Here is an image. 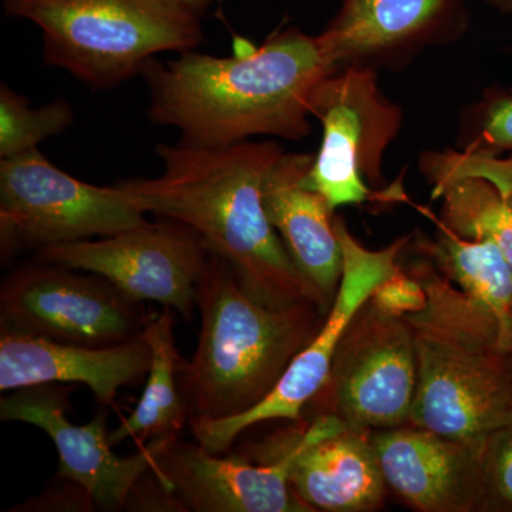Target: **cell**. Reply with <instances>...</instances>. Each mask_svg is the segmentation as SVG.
Returning a JSON list of instances; mask_svg holds the SVG:
<instances>
[{
    "label": "cell",
    "instance_id": "obj_1",
    "mask_svg": "<svg viewBox=\"0 0 512 512\" xmlns=\"http://www.w3.org/2000/svg\"><path fill=\"white\" fill-rule=\"evenodd\" d=\"M282 153L278 144L266 141L224 147L161 144L160 177L123 181L119 187L146 214L194 229L259 301L313 302L328 313L329 303L299 271L265 212L262 184Z\"/></svg>",
    "mask_w": 512,
    "mask_h": 512
},
{
    "label": "cell",
    "instance_id": "obj_2",
    "mask_svg": "<svg viewBox=\"0 0 512 512\" xmlns=\"http://www.w3.org/2000/svg\"><path fill=\"white\" fill-rule=\"evenodd\" d=\"M335 69L319 36L289 29L242 55L188 50L170 63L151 59L141 73L153 123L178 128L181 143L224 147L254 136H308L313 94Z\"/></svg>",
    "mask_w": 512,
    "mask_h": 512
},
{
    "label": "cell",
    "instance_id": "obj_3",
    "mask_svg": "<svg viewBox=\"0 0 512 512\" xmlns=\"http://www.w3.org/2000/svg\"><path fill=\"white\" fill-rule=\"evenodd\" d=\"M197 306V348L178 373L188 424L228 419L261 403L328 316L313 302L259 301L234 268L212 252L198 285Z\"/></svg>",
    "mask_w": 512,
    "mask_h": 512
},
{
    "label": "cell",
    "instance_id": "obj_4",
    "mask_svg": "<svg viewBox=\"0 0 512 512\" xmlns=\"http://www.w3.org/2000/svg\"><path fill=\"white\" fill-rule=\"evenodd\" d=\"M409 272L426 289L427 305L406 316L417 355L407 424L451 439H487L512 423L510 365L498 323L431 262H417Z\"/></svg>",
    "mask_w": 512,
    "mask_h": 512
},
{
    "label": "cell",
    "instance_id": "obj_5",
    "mask_svg": "<svg viewBox=\"0 0 512 512\" xmlns=\"http://www.w3.org/2000/svg\"><path fill=\"white\" fill-rule=\"evenodd\" d=\"M6 13L43 35L45 59L107 90L143 72L158 53L201 45L200 13L177 0H3Z\"/></svg>",
    "mask_w": 512,
    "mask_h": 512
},
{
    "label": "cell",
    "instance_id": "obj_6",
    "mask_svg": "<svg viewBox=\"0 0 512 512\" xmlns=\"http://www.w3.org/2000/svg\"><path fill=\"white\" fill-rule=\"evenodd\" d=\"M146 212L116 187L77 180L39 148L0 163V229L6 251H37L147 224Z\"/></svg>",
    "mask_w": 512,
    "mask_h": 512
},
{
    "label": "cell",
    "instance_id": "obj_7",
    "mask_svg": "<svg viewBox=\"0 0 512 512\" xmlns=\"http://www.w3.org/2000/svg\"><path fill=\"white\" fill-rule=\"evenodd\" d=\"M416 389L409 320L380 311L369 299L343 333L328 379L305 410L308 417H338L356 430H389L409 423Z\"/></svg>",
    "mask_w": 512,
    "mask_h": 512
},
{
    "label": "cell",
    "instance_id": "obj_8",
    "mask_svg": "<svg viewBox=\"0 0 512 512\" xmlns=\"http://www.w3.org/2000/svg\"><path fill=\"white\" fill-rule=\"evenodd\" d=\"M335 228L343 249V275L325 323L315 339L295 356L275 389L261 403L228 419L188 424L195 441L211 453H227L234 441L255 424L303 420V410L328 379L343 333L377 285L399 268L397 261L409 238L399 239L380 251H370L353 238L342 218L335 220Z\"/></svg>",
    "mask_w": 512,
    "mask_h": 512
},
{
    "label": "cell",
    "instance_id": "obj_9",
    "mask_svg": "<svg viewBox=\"0 0 512 512\" xmlns=\"http://www.w3.org/2000/svg\"><path fill=\"white\" fill-rule=\"evenodd\" d=\"M37 262L3 279L0 328L6 332L103 348L138 338L153 318L99 275Z\"/></svg>",
    "mask_w": 512,
    "mask_h": 512
},
{
    "label": "cell",
    "instance_id": "obj_10",
    "mask_svg": "<svg viewBox=\"0 0 512 512\" xmlns=\"http://www.w3.org/2000/svg\"><path fill=\"white\" fill-rule=\"evenodd\" d=\"M210 254L194 229L167 220L96 241L42 248L36 259L99 275L130 301L157 302L191 320Z\"/></svg>",
    "mask_w": 512,
    "mask_h": 512
},
{
    "label": "cell",
    "instance_id": "obj_11",
    "mask_svg": "<svg viewBox=\"0 0 512 512\" xmlns=\"http://www.w3.org/2000/svg\"><path fill=\"white\" fill-rule=\"evenodd\" d=\"M312 114L323 124L319 153L305 185L319 192L332 210L372 198L363 177L379 180L383 153L399 128V111L377 92L365 70L330 74L316 87Z\"/></svg>",
    "mask_w": 512,
    "mask_h": 512
},
{
    "label": "cell",
    "instance_id": "obj_12",
    "mask_svg": "<svg viewBox=\"0 0 512 512\" xmlns=\"http://www.w3.org/2000/svg\"><path fill=\"white\" fill-rule=\"evenodd\" d=\"M370 433L320 414L266 437L248 454L258 461L286 454L289 484L312 512H372L383 507L389 488Z\"/></svg>",
    "mask_w": 512,
    "mask_h": 512
},
{
    "label": "cell",
    "instance_id": "obj_13",
    "mask_svg": "<svg viewBox=\"0 0 512 512\" xmlns=\"http://www.w3.org/2000/svg\"><path fill=\"white\" fill-rule=\"evenodd\" d=\"M70 392L60 384L12 390L0 399V420L28 423L45 431L59 454L57 476L80 485L97 510H126L134 487L156 460L158 440L138 447L133 456H117L107 431V407H101L90 423L77 426L67 419Z\"/></svg>",
    "mask_w": 512,
    "mask_h": 512
},
{
    "label": "cell",
    "instance_id": "obj_14",
    "mask_svg": "<svg viewBox=\"0 0 512 512\" xmlns=\"http://www.w3.org/2000/svg\"><path fill=\"white\" fill-rule=\"evenodd\" d=\"M151 471L185 512H312L289 484L286 454L252 464L174 437L158 440Z\"/></svg>",
    "mask_w": 512,
    "mask_h": 512
},
{
    "label": "cell",
    "instance_id": "obj_15",
    "mask_svg": "<svg viewBox=\"0 0 512 512\" xmlns=\"http://www.w3.org/2000/svg\"><path fill=\"white\" fill-rule=\"evenodd\" d=\"M387 488L419 512H481L484 440L404 424L370 433Z\"/></svg>",
    "mask_w": 512,
    "mask_h": 512
},
{
    "label": "cell",
    "instance_id": "obj_16",
    "mask_svg": "<svg viewBox=\"0 0 512 512\" xmlns=\"http://www.w3.org/2000/svg\"><path fill=\"white\" fill-rule=\"evenodd\" d=\"M151 348L141 335L120 345L84 346L42 336L0 332V390L82 383L101 407L116 406L121 387L148 375Z\"/></svg>",
    "mask_w": 512,
    "mask_h": 512
},
{
    "label": "cell",
    "instance_id": "obj_17",
    "mask_svg": "<svg viewBox=\"0 0 512 512\" xmlns=\"http://www.w3.org/2000/svg\"><path fill=\"white\" fill-rule=\"evenodd\" d=\"M311 154H285L272 164L262 184V201L299 271L332 306L343 275V249L332 207L306 187Z\"/></svg>",
    "mask_w": 512,
    "mask_h": 512
},
{
    "label": "cell",
    "instance_id": "obj_18",
    "mask_svg": "<svg viewBox=\"0 0 512 512\" xmlns=\"http://www.w3.org/2000/svg\"><path fill=\"white\" fill-rule=\"evenodd\" d=\"M174 325V309L164 308L148 320L141 333V338L151 348L146 387L134 412L121 421L117 429L110 431L111 446L134 440L137 447H141L148 439H174L187 426V407L178 384L184 359L175 348Z\"/></svg>",
    "mask_w": 512,
    "mask_h": 512
},
{
    "label": "cell",
    "instance_id": "obj_19",
    "mask_svg": "<svg viewBox=\"0 0 512 512\" xmlns=\"http://www.w3.org/2000/svg\"><path fill=\"white\" fill-rule=\"evenodd\" d=\"M447 0H345L320 43L333 66L380 52L420 32Z\"/></svg>",
    "mask_w": 512,
    "mask_h": 512
},
{
    "label": "cell",
    "instance_id": "obj_20",
    "mask_svg": "<svg viewBox=\"0 0 512 512\" xmlns=\"http://www.w3.org/2000/svg\"><path fill=\"white\" fill-rule=\"evenodd\" d=\"M436 242L424 251L437 268L478 305L490 313L500 328V349L512 352V266L490 241L458 237L443 222Z\"/></svg>",
    "mask_w": 512,
    "mask_h": 512
},
{
    "label": "cell",
    "instance_id": "obj_21",
    "mask_svg": "<svg viewBox=\"0 0 512 512\" xmlns=\"http://www.w3.org/2000/svg\"><path fill=\"white\" fill-rule=\"evenodd\" d=\"M443 224L458 237L490 241L512 266V205L484 178L464 177L441 187Z\"/></svg>",
    "mask_w": 512,
    "mask_h": 512
},
{
    "label": "cell",
    "instance_id": "obj_22",
    "mask_svg": "<svg viewBox=\"0 0 512 512\" xmlns=\"http://www.w3.org/2000/svg\"><path fill=\"white\" fill-rule=\"evenodd\" d=\"M72 106L64 99L33 109L22 94L0 87V157L12 158L35 150L37 144L72 126Z\"/></svg>",
    "mask_w": 512,
    "mask_h": 512
},
{
    "label": "cell",
    "instance_id": "obj_23",
    "mask_svg": "<svg viewBox=\"0 0 512 512\" xmlns=\"http://www.w3.org/2000/svg\"><path fill=\"white\" fill-rule=\"evenodd\" d=\"M424 171L433 184V194L451 181L477 177L490 181L512 205V154L505 158L470 150L430 154L424 161Z\"/></svg>",
    "mask_w": 512,
    "mask_h": 512
},
{
    "label": "cell",
    "instance_id": "obj_24",
    "mask_svg": "<svg viewBox=\"0 0 512 512\" xmlns=\"http://www.w3.org/2000/svg\"><path fill=\"white\" fill-rule=\"evenodd\" d=\"M481 512H512V423L484 441Z\"/></svg>",
    "mask_w": 512,
    "mask_h": 512
},
{
    "label": "cell",
    "instance_id": "obj_25",
    "mask_svg": "<svg viewBox=\"0 0 512 512\" xmlns=\"http://www.w3.org/2000/svg\"><path fill=\"white\" fill-rule=\"evenodd\" d=\"M370 301L380 311L406 318L426 308L427 293L419 279L400 265L382 284L377 285Z\"/></svg>",
    "mask_w": 512,
    "mask_h": 512
},
{
    "label": "cell",
    "instance_id": "obj_26",
    "mask_svg": "<svg viewBox=\"0 0 512 512\" xmlns=\"http://www.w3.org/2000/svg\"><path fill=\"white\" fill-rule=\"evenodd\" d=\"M467 150L488 154L512 150V97L495 104L488 114L483 134Z\"/></svg>",
    "mask_w": 512,
    "mask_h": 512
},
{
    "label": "cell",
    "instance_id": "obj_27",
    "mask_svg": "<svg viewBox=\"0 0 512 512\" xmlns=\"http://www.w3.org/2000/svg\"><path fill=\"white\" fill-rule=\"evenodd\" d=\"M94 501L80 485L69 481L64 487L47 491L9 511H94Z\"/></svg>",
    "mask_w": 512,
    "mask_h": 512
},
{
    "label": "cell",
    "instance_id": "obj_28",
    "mask_svg": "<svg viewBox=\"0 0 512 512\" xmlns=\"http://www.w3.org/2000/svg\"><path fill=\"white\" fill-rule=\"evenodd\" d=\"M177 2L194 9L195 12L201 13L202 10L207 9L211 5L212 0H177Z\"/></svg>",
    "mask_w": 512,
    "mask_h": 512
},
{
    "label": "cell",
    "instance_id": "obj_29",
    "mask_svg": "<svg viewBox=\"0 0 512 512\" xmlns=\"http://www.w3.org/2000/svg\"><path fill=\"white\" fill-rule=\"evenodd\" d=\"M500 5L505 6L507 9H512V0H497Z\"/></svg>",
    "mask_w": 512,
    "mask_h": 512
},
{
    "label": "cell",
    "instance_id": "obj_30",
    "mask_svg": "<svg viewBox=\"0 0 512 512\" xmlns=\"http://www.w3.org/2000/svg\"><path fill=\"white\" fill-rule=\"evenodd\" d=\"M508 365H510V375H511V383H512V352L508 353Z\"/></svg>",
    "mask_w": 512,
    "mask_h": 512
}]
</instances>
